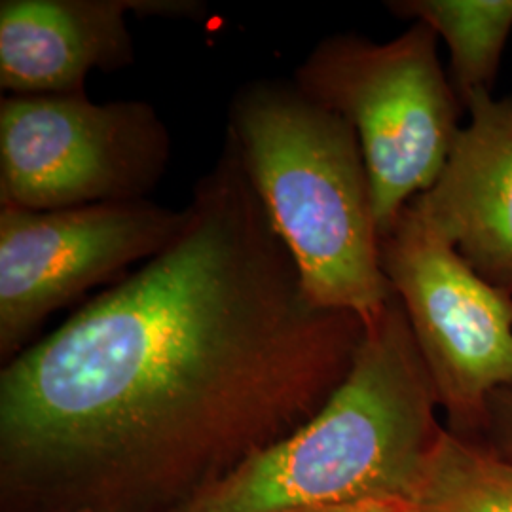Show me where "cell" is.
Masks as SVG:
<instances>
[{"label": "cell", "mask_w": 512, "mask_h": 512, "mask_svg": "<svg viewBox=\"0 0 512 512\" xmlns=\"http://www.w3.org/2000/svg\"><path fill=\"white\" fill-rule=\"evenodd\" d=\"M160 255L0 372L2 512H183L329 403L365 319L321 308L234 139Z\"/></svg>", "instance_id": "obj_1"}, {"label": "cell", "mask_w": 512, "mask_h": 512, "mask_svg": "<svg viewBox=\"0 0 512 512\" xmlns=\"http://www.w3.org/2000/svg\"><path fill=\"white\" fill-rule=\"evenodd\" d=\"M397 294L366 325L353 368L304 427L249 459L183 512H275L412 501L444 425Z\"/></svg>", "instance_id": "obj_2"}, {"label": "cell", "mask_w": 512, "mask_h": 512, "mask_svg": "<svg viewBox=\"0 0 512 512\" xmlns=\"http://www.w3.org/2000/svg\"><path fill=\"white\" fill-rule=\"evenodd\" d=\"M226 133L311 302L372 321L395 291L353 126L293 78H262L234 93Z\"/></svg>", "instance_id": "obj_3"}, {"label": "cell", "mask_w": 512, "mask_h": 512, "mask_svg": "<svg viewBox=\"0 0 512 512\" xmlns=\"http://www.w3.org/2000/svg\"><path fill=\"white\" fill-rule=\"evenodd\" d=\"M423 21L389 42L340 33L319 40L293 82L355 129L382 239L439 179L458 139L463 103Z\"/></svg>", "instance_id": "obj_4"}, {"label": "cell", "mask_w": 512, "mask_h": 512, "mask_svg": "<svg viewBox=\"0 0 512 512\" xmlns=\"http://www.w3.org/2000/svg\"><path fill=\"white\" fill-rule=\"evenodd\" d=\"M171 135L143 99L4 95L0 205L59 211L143 202L164 179Z\"/></svg>", "instance_id": "obj_5"}, {"label": "cell", "mask_w": 512, "mask_h": 512, "mask_svg": "<svg viewBox=\"0 0 512 512\" xmlns=\"http://www.w3.org/2000/svg\"><path fill=\"white\" fill-rule=\"evenodd\" d=\"M382 268L403 304L446 429L482 440L490 399L512 385V294L476 274L410 205L382 239Z\"/></svg>", "instance_id": "obj_6"}, {"label": "cell", "mask_w": 512, "mask_h": 512, "mask_svg": "<svg viewBox=\"0 0 512 512\" xmlns=\"http://www.w3.org/2000/svg\"><path fill=\"white\" fill-rule=\"evenodd\" d=\"M184 209L152 200L31 211L0 205V357L93 287L145 264L179 236Z\"/></svg>", "instance_id": "obj_7"}, {"label": "cell", "mask_w": 512, "mask_h": 512, "mask_svg": "<svg viewBox=\"0 0 512 512\" xmlns=\"http://www.w3.org/2000/svg\"><path fill=\"white\" fill-rule=\"evenodd\" d=\"M203 19L198 0H2L0 88L4 95L86 93L92 71L135 63L128 16Z\"/></svg>", "instance_id": "obj_8"}, {"label": "cell", "mask_w": 512, "mask_h": 512, "mask_svg": "<svg viewBox=\"0 0 512 512\" xmlns=\"http://www.w3.org/2000/svg\"><path fill=\"white\" fill-rule=\"evenodd\" d=\"M435 184L410 207L465 262L512 294V95H476Z\"/></svg>", "instance_id": "obj_9"}, {"label": "cell", "mask_w": 512, "mask_h": 512, "mask_svg": "<svg viewBox=\"0 0 512 512\" xmlns=\"http://www.w3.org/2000/svg\"><path fill=\"white\" fill-rule=\"evenodd\" d=\"M391 14L427 23L450 50L448 76L463 107L492 93L512 33V0H391Z\"/></svg>", "instance_id": "obj_10"}, {"label": "cell", "mask_w": 512, "mask_h": 512, "mask_svg": "<svg viewBox=\"0 0 512 512\" xmlns=\"http://www.w3.org/2000/svg\"><path fill=\"white\" fill-rule=\"evenodd\" d=\"M410 503L412 512H512V459L444 425Z\"/></svg>", "instance_id": "obj_11"}, {"label": "cell", "mask_w": 512, "mask_h": 512, "mask_svg": "<svg viewBox=\"0 0 512 512\" xmlns=\"http://www.w3.org/2000/svg\"><path fill=\"white\" fill-rule=\"evenodd\" d=\"M482 442L512 459V385L499 389L488 404V423Z\"/></svg>", "instance_id": "obj_12"}, {"label": "cell", "mask_w": 512, "mask_h": 512, "mask_svg": "<svg viewBox=\"0 0 512 512\" xmlns=\"http://www.w3.org/2000/svg\"><path fill=\"white\" fill-rule=\"evenodd\" d=\"M275 512H412V503L403 499H370L353 503H332V505H308Z\"/></svg>", "instance_id": "obj_13"}]
</instances>
